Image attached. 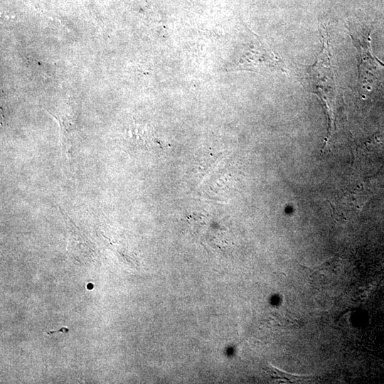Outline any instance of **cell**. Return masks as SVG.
<instances>
[{"label":"cell","instance_id":"6da1fadb","mask_svg":"<svg viewBox=\"0 0 384 384\" xmlns=\"http://www.w3.org/2000/svg\"><path fill=\"white\" fill-rule=\"evenodd\" d=\"M322 47L314 63L302 73L306 87L315 94L324 105L328 119L326 136L323 150L337 130V122L343 105V88L336 75L333 63L332 48L329 35L323 26L320 29Z\"/></svg>","mask_w":384,"mask_h":384},{"label":"cell","instance_id":"7a4b0ae2","mask_svg":"<svg viewBox=\"0 0 384 384\" xmlns=\"http://www.w3.org/2000/svg\"><path fill=\"white\" fill-rule=\"evenodd\" d=\"M251 33V40L233 65V70L260 74L287 73L286 65L279 55L259 36L252 31Z\"/></svg>","mask_w":384,"mask_h":384},{"label":"cell","instance_id":"3957f363","mask_svg":"<svg viewBox=\"0 0 384 384\" xmlns=\"http://www.w3.org/2000/svg\"><path fill=\"white\" fill-rule=\"evenodd\" d=\"M358 55V80L361 90H369L377 80L378 73L384 69V63L372 51V31L358 23L349 22L346 26Z\"/></svg>","mask_w":384,"mask_h":384},{"label":"cell","instance_id":"277c9868","mask_svg":"<svg viewBox=\"0 0 384 384\" xmlns=\"http://www.w3.org/2000/svg\"><path fill=\"white\" fill-rule=\"evenodd\" d=\"M68 331V329L62 328L61 329H60L58 331H48V334H53V333H55L56 331L67 332Z\"/></svg>","mask_w":384,"mask_h":384}]
</instances>
